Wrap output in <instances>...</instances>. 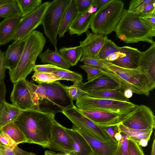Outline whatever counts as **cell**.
Returning <instances> with one entry per match:
<instances>
[{
	"mask_svg": "<svg viewBox=\"0 0 155 155\" xmlns=\"http://www.w3.org/2000/svg\"><path fill=\"white\" fill-rule=\"evenodd\" d=\"M55 115L40 111H22L13 123L22 132L27 143L48 148L51 126Z\"/></svg>",
	"mask_w": 155,
	"mask_h": 155,
	"instance_id": "cell-1",
	"label": "cell"
},
{
	"mask_svg": "<svg viewBox=\"0 0 155 155\" xmlns=\"http://www.w3.org/2000/svg\"><path fill=\"white\" fill-rule=\"evenodd\" d=\"M115 32L117 37L126 43L143 41L151 45L155 42L153 38L155 36V27L125 9Z\"/></svg>",
	"mask_w": 155,
	"mask_h": 155,
	"instance_id": "cell-2",
	"label": "cell"
},
{
	"mask_svg": "<svg viewBox=\"0 0 155 155\" xmlns=\"http://www.w3.org/2000/svg\"><path fill=\"white\" fill-rule=\"evenodd\" d=\"M46 39L41 32L35 30L25 39V44L21 57L16 68L9 71L13 84L26 78L33 70L38 56L41 53Z\"/></svg>",
	"mask_w": 155,
	"mask_h": 155,
	"instance_id": "cell-3",
	"label": "cell"
},
{
	"mask_svg": "<svg viewBox=\"0 0 155 155\" xmlns=\"http://www.w3.org/2000/svg\"><path fill=\"white\" fill-rule=\"evenodd\" d=\"M124 9L119 0H110L94 13L90 28L93 33L107 35L115 31Z\"/></svg>",
	"mask_w": 155,
	"mask_h": 155,
	"instance_id": "cell-4",
	"label": "cell"
},
{
	"mask_svg": "<svg viewBox=\"0 0 155 155\" xmlns=\"http://www.w3.org/2000/svg\"><path fill=\"white\" fill-rule=\"evenodd\" d=\"M45 84L46 91L44 95L38 101L41 111L55 115L74 105L64 85L60 82L57 81Z\"/></svg>",
	"mask_w": 155,
	"mask_h": 155,
	"instance_id": "cell-5",
	"label": "cell"
},
{
	"mask_svg": "<svg viewBox=\"0 0 155 155\" xmlns=\"http://www.w3.org/2000/svg\"><path fill=\"white\" fill-rule=\"evenodd\" d=\"M138 105L130 102L97 98L87 94L76 100V107L79 110H97L115 114L124 117Z\"/></svg>",
	"mask_w": 155,
	"mask_h": 155,
	"instance_id": "cell-6",
	"label": "cell"
},
{
	"mask_svg": "<svg viewBox=\"0 0 155 155\" xmlns=\"http://www.w3.org/2000/svg\"><path fill=\"white\" fill-rule=\"evenodd\" d=\"M104 62L106 65L104 69L115 74L133 93L148 96L150 91L153 90L148 78L138 68H125L114 65L110 62Z\"/></svg>",
	"mask_w": 155,
	"mask_h": 155,
	"instance_id": "cell-7",
	"label": "cell"
},
{
	"mask_svg": "<svg viewBox=\"0 0 155 155\" xmlns=\"http://www.w3.org/2000/svg\"><path fill=\"white\" fill-rule=\"evenodd\" d=\"M71 0H54L50 4L44 15L42 24L44 32L54 48H57V37L64 13Z\"/></svg>",
	"mask_w": 155,
	"mask_h": 155,
	"instance_id": "cell-8",
	"label": "cell"
},
{
	"mask_svg": "<svg viewBox=\"0 0 155 155\" xmlns=\"http://www.w3.org/2000/svg\"><path fill=\"white\" fill-rule=\"evenodd\" d=\"M62 113L72 123L73 126L90 133L103 142H115L101 126L84 116L75 105L63 110Z\"/></svg>",
	"mask_w": 155,
	"mask_h": 155,
	"instance_id": "cell-9",
	"label": "cell"
},
{
	"mask_svg": "<svg viewBox=\"0 0 155 155\" xmlns=\"http://www.w3.org/2000/svg\"><path fill=\"white\" fill-rule=\"evenodd\" d=\"M121 124L130 128L153 130L155 127V116L148 107L144 105H137L123 117Z\"/></svg>",
	"mask_w": 155,
	"mask_h": 155,
	"instance_id": "cell-10",
	"label": "cell"
},
{
	"mask_svg": "<svg viewBox=\"0 0 155 155\" xmlns=\"http://www.w3.org/2000/svg\"><path fill=\"white\" fill-rule=\"evenodd\" d=\"M26 81L23 79L14 84L10 99L12 104L22 111L38 110L34 90L28 85Z\"/></svg>",
	"mask_w": 155,
	"mask_h": 155,
	"instance_id": "cell-11",
	"label": "cell"
},
{
	"mask_svg": "<svg viewBox=\"0 0 155 155\" xmlns=\"http://www.w3.org/2000/svg\"><path fill=\"white\" fill-rule=\"evenodd\" d=\"M50 3L49 2H44L31 13L21 18L12 40L25 39L42 24L44 15Z\"/></svg>",
	"mask_w": 155,
	"mask_h": 155,
	"instance_id": "cell-12",
	"label": "cell"
},
{
	"mask_svg": "<svg viewBox=\"0 0 155 155\" xmlns=\"http://www.w3.org/2000/svg\"><path fill=\"white\" fill-rule=\"evenodd\" d=\"M104 74L95 79L85 83H78L81 89L87 92L107 90L121 89L124 91L127 88L123 82L115 74L105 69Z\"/></svg>",
	"mask_w": 155,
	"mask_h": 155,
	"instance_id": "cell-13",
	"label": "cell"
},
{
	"mask_svg": "<svg viewBox=\"0 0 155 155\" xmlns=\"http://www.w3.org/2000/svg\"><path fill=\"white\" fill-rule=\"evenodd\" d=\"M65 128L55 120L54 121L51 126L48 148L60 152L73 151L72 140Z\"/></svg>",
	"mask_w": 155,
	"mask_h": 155,
	"instance_id": "cell-14",
	"label": "cell"
},
{
	"mask_svg": "<svg viewBox=\"0 0 155 155\" xmlns=\"http://www.w3.org/2000/svg\"><path fill=\"white\" fill-rule=\"evenodd\" d=\"M85 33L87 35L86 38L80 42L79 46L82 52L81 58H96L102 47L109 39L107 35L91 33L88 30Z\"/></svg>",
	"mask_w": 155,
	"mask_h": 155,
	"instance_id": "cell-15",
	"label": "cell"
},
{
	"mask_svg": "<svg viewBox=\"0 0 155 155\" xmlns=\"http://www.w3.org/2000/svg\"><path fill=\"white\" fill-rule=\"evenodd\" d=\"M84 137L90 146L93 155H114L117 143L113 141L104 142L90 133L73 126Z\"/></svg>",
	"mask_w": 155,
	"mask_h": 155,
	"instance_id": "cell-16",
	"label": "cell"
},
{
	"mask_svg": "<svg viewBox=\"0 0 155 155\" xmlns=\"http://www.w3.org/2000/svg\"><path fill=\"white\" fill-rule=\"evenodd\" d=\"M138 68L148 78L153 90L155 87V42L141 52Z\"/></svg>",
	"mask_w": 155,
	"mask_h": 155,
	"instance_id": "cell-17",
	"label": "cell"
},
{
	"mask_svg": "<svg viewBox=\"0 0 155 155\" xmlns=\"http://www.w3.org/2000/svg\"><path fill=\"white\" fill-rule=\"evenodd\" d=\"M141 54V52L137 48L126 46H123L120 48L117 58L110 63L122 68H136L138 67Z\"/></svg>",
	"mask_w": 155,
	"mask_h": 155,
	"instance_id": "cell-18",
	"label": "cell"
},
{
	"mask_svg": "<svg viewBox=\"0 0 155 155\" xmlns=\"http://www.w3.org/2000/svg\"><path fill=\"white\" fill-rule=\"evenodd\" d=\"M79 110L88 119L101 127L118 125L121 123L124 117L116 114L101 111Z\"/></svg>",
	"mask_w": 155,
	"mask_h": 155,
	"instance_id": "cell-19",
	"label": "cell"
},
{
	"mask_svg": "<svg viewBox=\"0 0 155 155\" xmlns=\"http://www.w3.org/2000/svg\"><path fill=\"white\" fill-rule=\"evenodd\" d=\"M25 39L14 41L4 53L5 67L9 71L14 70L18 64L25 47Z\"/></svg>",
	"mask_w": 155,
	"mask_h": 155,
	"instance_id": "cell-20",
	"label": "cell"
},
{
	"mask_svg": "<svg viewBox=\"0 0 155 155\" xmlns=\"http://www.w3.org/2000/svg\"><path fill=\"white\" fill-rule=\"evenodd\" d=\"M88 9L82 12H77L69 27L70 35L76 34L79 36L88 30L94 13H89Z\"/></svg>",
	"mask_w": 155,
	"mask_h": 155,
	"instance_id": "cell-21",
	"label": "cell"
},
{
	"mask_svg": "<svg viewBox=\"0 0 155 155\" xmlns=\"http://www.w3.org/2000/svg\"><path fill=\"white\" fill-rule=\"evenodd\" d=\"M20 18L13 17L4 18L0 22V45H5L12 40Z\"/></svg>",
	"mask_w": 155,
	"mask_h": 155,
	"instance_id": "cell-22",
	"label": "cell"
},
{
	"mask_svg": "<svg viewBox=\"0 0 155 155\" xmlns=\"http://www.w3.org/2000/svg\"><path fill=\"white\" fill-rule=\"evenodd\" d=\"M65 128L71 138L73 150L72 152L74 155H93L89 144L78 131L73 128Z\"/></svg>",
	"mask_w": 155,
	"mask_h": 155,
	"instance_id": "cell-23",
	"label": "cell"
},
{
	"mask_svg": "<svg viewBox=\"0 0 155 155\" xmlns=\"http://www.w3.org/2000/svg\"><path fill=\"white\" fill-rule=\"evenodd\" d=\"M41 62L43 63H48L61 68L68 69L70 66L65 61L57 48L52 50L47 48L39 56Z\"/></svg>",
	"mask_w": 155,
	"mask_h": 155,
	"instance_id": "cell-24",
	"label": "cell"
},
{
	"mask_svg": "<svg viewBox=\"0 0 155 155\" xmlns=\"http://www.w3.org/2000/svg\"><path fill=\"white\" fill-rule=\"evenodd\" d=\"M120 48L109 39L102 47L96 59L103 62H111L118 57Z\"/></svg>",
	"mask_w": 155,
	"mask_h": 155,
	"instance_id": "cell-25",
	"label": "cell"
},
{
	"mask_svg": "<svg viewBox=\"0 0 155 155\" xmlns=\"http://www.w3.org/2000/svg\"><path fill=\"white\" fill-rule=\"evenodd\" d=\"M22 111L13 104L4 101L0 108V128L14 122Z\"/></svg>",
	"mask_w": 155,
	"mask_h": 155,
	"instance_id": "cell-26",
	"label": "cell"
},
{
	"mask_svg": "<svg viewBox=\"0 0 155 155\" xmlns=\"http://www.w3.org/2000/svg\"><path fill=\"white\" fill-rule=\"evenodd\" d=\"M77 13V10L74 0L70 3L63 16L60 26L58 35L59 38L64 36L65 33L69 30V27Z\"/></svg>",
	"mask_w": 155,
	"mask_h": 155,
	"instance_id": "cell-27",
	"label": "cell"
},
{
	"mask_svg": "<svg viewBox=\"0 0 155 155\" xmlns=\"http://www.w3.org/2000/svg\"><path fill=\"white\" fill-rule=\"evenodd\" d=\"M87 95L92 97L130 102L129 99L126 98L124 94V91L121 89L107 90L90 91L87 92Z\"/></svg>",
	"mask_w": 155,
	"mask_h": 155,
	"instance_id": "cell-28",
	"label": "cell"
},
{
	"mask_svg": "<svg viewBox=\"0 0 155 155\" xmlns=\"http://www.w3.org/2000/svg\"><path fill=\"white\" fill-rule=\"evenodd\" d=\"M120 132L128 136V139H131L138 143L141 140L144 139L149 141L150 138L153 130H138L127 127L121 123L118 125Z\"/></svg>",
	"mask_w": 155,
	"mask_h": 155,
	"instance_id": "cell-29",
	"label": "cell"
},
{
	"mask_svg": "<svg viewBox=\"0 0 155 155\" xmlns=\"http://www.w3.org/2000/svg\"><path fill=\"white\" fill-rule=\"evenodd\" d=\"M59 52L70 66L77 64L81 59L82 53L81 49L79 46L62 48L59 50Z\"/></svg>",
	"mask_w": 155,
	"mask_h": 155,
	"instance_id": "cell-30",
	"label": "cell"
},
{
	"mask_svg": "<svg viewBox=\"0 0 155 155\" xmlns=\"http://www.w3.org/2000/svg\"><path fill=\"white\" fill-rule=\"evenodd\" d=\"M0 129L8 135L16 144L27 143V140L25 136L13 122L5 125L0 128Z\"/></svg>",
	"mask_w": 155,
	"mask_h": 155,
	"instance_id": "cell-31",
	"label": "cell"
},
{
	"mask_svg": "<svg viewBox=\"0 0 155 155\" xmlns=\"http://www.w3.org/2000/svg\"><path fill=\"white\" fill-rule=\"evenodd\" d=\"M17 16L21 18V13L17 0H9L0 6V18H4Z\"/></svg>",
	"mask_w": 155,
	"mask_h": 155,
	"instance_id": "cell-32",
	"label": "cell"
},
{
	"mask_svg": "<svg viewBox=\"0 0 155 155\" xmlns=\"http://www.w3.org/2000/svg\"><path fill=\"white\" fill-rule=\"evenodd\" d=\"M21 13V18L31 13L41 4V0H17Z\"/></svg>",
	"mask_w": 155,
	"mask_h": 155,
	"instance_id": "cell-33",
	"label": "cell"
},
{
	"mask_svg": "<svg viewBox=\"0 0 155 155\" xmlns=\"http://www.w3.org/2000/svg\"><path fill=\"white\" fill-rule=\"evenodd\" d=\"M53 73L60 78V80L70 81L74 83L82 82V77L81 74L68 69L62 68Z\"/></svg>",
	"mask_w": 155,
	"mask_h": 155,
	"instance_id": "cell-34",
	"label": "cell"
},
{
	"mask_svg": "<svg viewBox=\"0 0 155 155\" xmlns=\"http://www.w3.org/2000/svg\"><path fill=\"white\" fill-rule=\"evenodd\" d=\"M154 0H132L129 3L128 12L137 15L141 16L147 5Z\"/></svg>",
	"mask_w": 155,
	"mask_h": 155,
	"instance_id": "cell-35",
	"label": "cell"
},
{
	"mask_svg": "<svg viewBox=\"0 0 155 155\" xmlns=\"http://www.w3.org/2000/svg\"><path fill=\"white\" fill-rule=\"evenodd\" d=\"M32 78L34 81L39 84L50 83L60 80L57 76L50 73H34Z\"/></svg>",
	"mask_w": 155,
	"mask_h": 155,
	"instance_id": "cell-36",
	"label": "cell"
},
{
	"mask_svg": "<svg viewBox=\"0 0 155 155\" xmlns=\"http://www.w3.org/2000/svg\"><path fill=\"white\" fill-rule=\"evenodd\" d=\"M79 67L87 73V81H92L105 73L104 70L99 68L84 64Z\"/></svg>",
	"mask_w": 155,
	"mask_h": 155,
	"instance_id": "cell-37",
	"label": "cell"
},
{
	"mask_svg": "<svg viewBox=\"0 0 155 155\" xmlns=\"http://www.w3.org/2000/svg\"><path fill=\"white\" fill-rule=\"evenodd\" d=\"M78 82H75L71 86L64 85L65 89L70 98L73 100H77L83 95L87 94L78 86Z\"/></svg>",
	"mask_w": 155,
	"mask_h": 155,
	"instance_id": "cell-38",
	"label": "cell"
},
{
	"mask_svg": "<svg viewBox=\"0 0 155 155\" xmlns=\"http://www.w3.org/2000/svg\"><path fill=\"white\" fill-rule=\"evenodd\" d=\"M120 133L122 137L118 141L114 155H128V136L124 133Z\"/></svg>",
	"mask_w": 155,
	"mask_h": 155,
	"instance_id": "cell-39",
	"label": "cell"
},
{
	"mask_svg": "<svg viewBox=\"0 0 155 155\" xmlns=\"http://www.w3.org/2000/svg\"><path fill=\"white\" fill-rule=\"evenodd\" d=\"M128 155H145L138 143L131 139H128Z\"/></svg>",
	"mask_w": 155,
	"mask_h": 155,
	"instance_id": "cell-40",
	"label": "cell"
},
{
	"mask_svg": "<svg viewBox=\"0 0 155 155\" xmlns=\"http://www.w3.org/2000/svg\"><path fill=\"white\" fill-rule=\"evenodd\" d=\"M61 68H62L51 64H47L35 65L33 71H35V73L45 72L53 73Z\"/></svg>",
	"mask_w": 155,
	"mask_h": 155,
	"instance_id": "cell-41",
	"label": "cell"
},
{
	"mask_svg": "<svg viewBox=\"0 0 155 155\" xmlns=\"http://www.w3.org/2000/svg\"><path fill=\"white\" fill-rule=\"evenodd\" d=\"M80 61L83 62L84 65L93 66L103 69H105L106 67V65L104 62L92 58H81Z\"/></svg>",
	"mask_w": 155,
	"mask_h": 155,
	"instance_id": "cell-42",
	"label": "cell"
},
{
	"mask_svg": "<svg viewBox=\"0 0 155 155\" xmlns=\"http://www.w3.org/2000/svg\"><path fill=\"white\" fill-rule=\"evenodd\" d=\"M78 12H82L92 6L93 0H74Z\"/></svg>",
	"mask_w": 155,
	"mask_h": 155,
	"instance_id": "cell-43",
	"label": "cell"
},
{
	"mask_svg": "<svg viewBox=\"0 0 155 155\" xmlns=\"http://www.w3.org/2000/svg\"><path fill=\"white\" fill-rule=\"evenodd\" d=\"M16 144L6 133L0 129V146L12 148Z\"/></svg>",
	"mask_w": 155,
	"mask_h": 155,
	"instance_id": "cell-44",
	"label": "cell"
},
{
	"mask_svg": "<svg viewBox=\"0 0 155 155\" xmlns=\"http://www.w3.org/2000/svg\"><path fill=\"white\" fill-rule=\"evenodd\" d=\"M102 127L112 138L114 141L115 142L118 143V142L116 141L115 138V136L117 133L120 131L118 128V125Z\"/></svg>",
	"mask_w": 155,
	"mask_h": 155,
	"instance_id": "cell-45",
	"label": "cell"
},
{
	"mask_svg": "<svg viewBox=\"0 0 155 155\" xmlns=\"http://www.w3.org/2000/svg\"><path fill=\"white\" fill-rule=\"evenodd\" d=\"M4 53L0 50V83L4 81L6 68L4 62Z\"/></svg>",
	"mask_w": 155,
	"mask_h": 155,
	"instance_id": "cell-46",
	"label": "cell"
},
{
	"mask_svg": "<svg viewBox=\"0 0 155 155\" xmlns=\"http://www.w3.org/2000/svg\"><path fill=\"white\" fill-rule=\"evenodd\" d=\"M139 17L149 24L155 27V11Z\"/></svg>",
	"mask_w": 155,
	"mask_h": 155,
	"instance_id": "cell-47",
	"label": "cell"
},
{
	"mask_svg": "<svg viewBox=\"0 0 155 155\" xmlns=\"http://www.w3.org/2000/svg\"><path fill=\"white\" fill-rule=\"evenodd\" d=\"M6 89L4 81L0 83V108L4 101H5Z\"/></svg>",
	"mask_w": 155,
	"mask_h": 155,
	"instance_id": "cell-48",
	"label": "cell"
},
{
	"mask_svg": "<svg viewBox=\"0 0 155 155\" xmlns=\"http://www.w3.org/2000/svg\"><path fill=\"white\" fill-rule=\"evenodd\" d=\"M0 153L1 155H15L12 148L0 146Z\"/></svg>",
	"mask_w": 155,
	"mask_h": 155,
	"instance_id": "cell-49",
	"label": "cell"
},
{
	"mask_svg": "<svg viewBox=\"0 0 155 155\" xmlns=\"http://www.w3.org/2000/svg\"><path fill=\"white\" fill-rule=\"evenodd\" d=\"M12 149L15 155H29L31 153L21 149L18 147V145H15Z\"/></svg>",
	"mask_w": 155,
	"mask_h": 155,
	"instance_id": "cell-50",
	"label": "cell"
},
{
	"mask_svg": "<svg viewBox=\"0 0 155 155\" xmlns=\"http://www.w3.org/2000/svg\"><path fill=\"white\" fill-rule=\"evenodd\" d=\"M110 0H93L92 6L97 8H99Z\"/></svg>",
	"mask_w": 155,
	"mask_h": 155,
	"instance_id": "cell-51",
	"label": "cell"
},
{
	"mask_svg": "<svg viewBox=\"0 0 155 155\" xmlns=\"http://www.w3.org/2000/svg\"><path fill=\"white\" fill-rule=\"evenodd\" d=\"M124 94L126 98L129 99L132 96L133 92L130 89L127 88L124 91Z\"/></svg>",
	"mask_w": 155,
	"mask_h": 155,
	"instance_id": "cell-52",
	"label": "cell"
},
{
	"mask_svg": "<svg viewBox=\"0 0 155 155\" xmlns=\"http://www.w3.org/2000/svg\"><path fill=\"white\" fill-rule=\"evenodd\" d=\"M148 141L146 140L143 139L141 140L138 144L140 146L145 147L147 145Z\"/></svg>",
	"mask_w": 155,
	"mask_h": 155,
	"instance_id": "cell-53",
	"label": "cell"
},
{
	"mask_svg": "<svg viewBox=\"0 0 155 155\" xmlns=\"http://www.w3.org/2000/svg\"><path fill=\"white\" fill-rule=\"evenodd\" d=\"M150 155H155V140L154 136L153 137V143L152 145Z\"/></svg>",
	"mask_w": 155,
	"mask_h": 155,
	"instance_id": "cell-54",
	"label": "cell"
},
{
	"mask_svg": "<svg viewBox=\"0 0 155 155\" xmlns=\"http://www.w3.org/2000/svg\"><path fill=\"white\" fill-rule=\"evenodd\" d=\"M122 137V135L121 134L120 132L119 131L117 133L115 136V138L116 141L118 142L119 140H120Z\"/></svg>",
	"mask_w": 155,
	"mask_h": 155,
	"instance_id": "cell-55",
	"label": "cell"
},
{
	"mask_svg": "<svg viewBox=\"0 0 155 155\" xmlns=\"http://www.w3.org/2000/svg\"><path fill=\"white\" fill-rule=\"evenodd\" d=\"M55 155H74L72 152H60L58 153H55Z\"/></svg>",
	"mask_w": 155,
	"mask_h": 155,
	"instance_id": "cell-56",
	"label": "cell"
},
{
	"mask_svg": "<svg viewBox=\"0 0 155 155\" xmlns=\"http://www.w3.org/2000/svg\"><path fill=\"white\" fill-rule=\"evenodd\" d=\"M55 152H54L46 150L45 151L44 155H55Z\"/></svg>",
	"mask_w": 155,
	"mask_h": 155,
	"instance_id": "cell-57",
	"label": "cell"
},
{
	"mask_svg": "<svg viewBox=\"0 0 155 155\" xmlns=\"http://www.w3.org/2000/svg\"><path fill=\"white\" fill-rule=\"evenodd\" d=\"M9 0H0V6L8 2Z\"/></svg>",
	"mask_w": 155,
	"mask_h": 155,
	"instance_id": "cell-58",
	"label": "cell"
},
{
	"mask_svg": "<svg viewBox=\"0 0 155 155\" xmlns=\"http://www.w3.org/2000/svg\"><path fill=\"white\" fill-rule=\"evenodd\" d=\"M29 155H36L33 153H31Z\"/></svg>",
	"mask_w": 155,
	"mask_h": 155,
	"instance_id": "cell-59",
	"label": "cell"
},
{
	"mask_svg": "<svg viewBox=\"0 0 155 155\" xmlns=\"http://www.w3.org/2000/svg\"><path fill=\"white\" fill-rule=\"evenodd\" d=\"M0 155H1V154L0 153Z\"/></svg>",
	"mask_w": 155,
	"mask_h": 155,
	"instance_id": "cell-60",
	"label": "cell"
}]
</instances>
